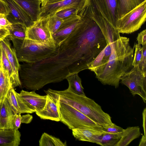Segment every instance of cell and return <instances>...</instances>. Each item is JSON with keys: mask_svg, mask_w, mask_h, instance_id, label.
Returning <instances> with one entry per match:
<instances>
[{"mask_svg": "<svg viewBox=\"0 0 146 146\" xmlns=\"http://www.w3.org/2000/svg\"><path fill=\"white\" fill-rule=\"evenodd\" d=\"M11 78L8 72L3 68L1 63L0 67V101L6 96L10 89L12 87Z\"/></svg>", "mask_w": 146, "mask_h": 146, "instance_id": "obj_22", "label": "cell"}, {"mask_svg": "<svg viewBox=\"0 0 146 146\" xmlns=\"http://www.w3.org/2000/svg\"><path fill=\"white\" fill-rule=\"evenodd\" d=\"M78 10L74 8L66 9L59 11L54 15L63 20L78 13Z\"/></svg>", "mask_w": 146, "mask_h": 146, "instance_id": "obj_31", "label": "cell"}, {"mask_svg": "<svg viewBox=\"0 0 146 146\" xmlns=\"http://www.w3.org/2000/svg\"><path fill=\"white\" fill-rule=\"evenodd\" d=\"M21 135L18 130L0 129V146H18Z\"/></svg>", "mask_w": 146, "mask_h": 146, "instance_id": "obj_19", "label": "cell"}, {"mask_svg": "<svg viewBox=\"0 0 146 146\" xmlns=\"http://www.w3.org/2000/svg\"><path fill=\"white\" fill-rule=\"evenodd\" d=\"M112 44V50L107 62L92 71L102 84L117 88L121 78L133 67L134 46L132 47L129 38L120 36L118 31L113 34Z\"/></svg>", "mask_w": 146, "mask_h": 146, "instance_id": "obj_2", "label": "cell"}, {"mask_svg": "<svg viewBox=\"0 0 146 146\" xmlns=\"http://www.w3.org/2000/svg\"><path fill=\"white\" fill-rule=\"evenodd\" d=\"M35 22L40 18L41 0H14Z\"/></svg>", "mask_w": 146, "mask_h": 146, "instance_id": "obj_18", "label": "cell"}, {"mask_svg": "<svg viewBox=\"0 0 146 146\" xmlns=\"http://www.w3.org/2000/svg\"><path fill=\"white\" fill-rule=\"evenodd\" d=\"M66 79L68 83L67 88L73 93L76 94L86 96L84 91V88L82 84V80L78 75V73H74L68 76Z\"/></svg>", "mask_w": 146, "mask_h": 146, "instance_id": "obj_21", "label": "cell"}, {"mask_svg": "<svg viewBox=\"0 0 146 146\" xmlns=\"http://www.w3.org/2000/svg\"><path fill=\"white\" fill-rule=\"evenodd\" d=\"M25 38L38 42L55 46L48 25V17L40 18L31 26L27 28Z\"/></svg>", "mask_w": 146, "mask_h": 146, "instance_id": "obj_7", "label": "cell"}, {"mask_svg": "<svg viewBox=\"0 0 146 146\" xmlns=\"http://www.w3.org/2000/svg\"><path fill=\"white\" fill-rule=\"evenodd\" d=\"M107 44L96 22L90 17H83L49 57L32 64L33 72L44 84L60 82L70 75L88 69Z\"/></svg>", "mask_w": 146, "mask_h": 146, "instance_id": "obj_1", "label": "cell"}, {"mask_svg": "<svg viewBox=\"0 0 146 146\" xmlns=\"http://www.w3.org/2000/svg\"><path fill=\"white\" fill-rule=\"evenodd\" d=\"M10 39L8 36L3 40L1 41V45L4 50L13 71L11 78L12 87L14 88L19 86L21 88V84L19 75V71L20 64L17 57L15 51L13 48L11 47Z\"/></svg>", "mask_w": 146, "mask_h": 146, "instance_id": "obj_8", "label": "cell"}, {"mask_svg": "<svg viewBox=\"0 0 146 146\" xmlns=\"http://www.w3.org/2000/svg\"><path fill=\"white\" fill-rule=\"evenodd\" d=\"M0 42H1V41H0Z\"/></svg>", "mask_w": 146, "mask_h": 146, "instance_id": "obj_42", "label": "cell"}, {"mask_svg": "<svg viewBox=\"0 0 146 146\" xmlns=\"http://www.w3.org/2000/svg\"><path fill=\"white\" fill-rule=\"evenodd\" d=\"M1 50L0 48V65L1 62Z\"/></svg>", "mask_w": 146, "mask_h": 146, "instance_id": "obj_41", "label": "cell"}, {"mask_svg": "<svg viewBox=\"0 0 146 146\" xmlns=\"http://www.w3.org/2000/svg\"><path fill=\"white\" fill-rule=\"evenodd\" d=\"M9 34V31L7 27L0 25V41L3 40Z\"/></svg>", "mask_w": 146, "mask_h": 146, "instance_id": "obj_36", "label": "cell"}, {"mask_svg": "<svg viewBox=\"0 0 146 146\" xmlns=\"http://www.w3.org/2000/svg\"><path fill=\"white\" fill-rule=\"evenodd\" d=\"M146 1L117 20L116 28L119 33L130 34L140 29L146 21Z\"/></svg>", "mask_w": 146, "mask_h": 146, "instance_id": "obj_5", "label": "cell"}, {"mask_svg": "<svg viewBox=\"0 0 146 146\" xmlns=\"http://www.w3.org/2000/svg\"><path fill=\"white\" fill-rule=\"evenodd\" d=\"M54 99L56 102L60 121L70 129L89 128L104 130L102 127L79 111L58 100Z\"/></svg>", "mask_w": 146, "mask_h": 146, "instance_id": "obj_4", "label": "cell"}, {"mask_svg": "<svg viewBox=\"0 0 146 146\" xmlns=\"http://www.w3.org/2000/svg\"><path fill=\"white\" fill-rule=\"evenodd\" d=\"M63 21V20L55 15L48 17V25L49 30L52 35L58 30Z\"/></svg>", "mask_w": 146, "mask_h": 146, "instance_id": "obj_28", "label": "cell"}, {"mask_svg": "<svg viewBox=\"0 0 146 146\" xmlns=\"http://www.w3.org/2000/svg\"><path fill=\"white\" fill-rule=\"evenodd\" d=\"M6 97L15 114L16 113H31L35 112L22 99L19 93L14 88L11 87L8 91Z\"/></svg>", "mask_w": 146, "mask_h": 146, "instance_id": "obj_13", "label": "cell"}, {"mask_svg": "<svg viewBox=\"0 0 146 146\" xmlns=\"http://www.w3.org/2000/svg\"><path fill=\"white\" fill-rule=\"evenodd\" d=\"M36 113L42 119L60 121L56 102L48 94H46V102L44 108Z\"/></svg>", "mask_w": 146, "mask_h": 146, "instance_id": "obj_17", "label": "cell"}, {"mask_svg": "<svg viewBox=\"0 0 146 146\" xmlns=\"http://www.w3.org/2000/svg\"><path fill=\"white\" fill-rule=\"evenodd\" d=\"M92 0L104 17L116 29V23L119 18V0Z\"/></svg>", "mask_w": 146, "mask_h": 146, "instance_id": "obj_11", "label": "cell"}, {"mask_svg": "<svg viewBox=\"0 0 146 146\" xmlns=\"http://www.w3.org/2000/svg\"><path fill=\"white\" fill-rule=\"evenodd\" d=\"M19 94L23 100L35 112L42 110L46 103V95L41 96L35 91L28 92L22 90Z\"/></svg>", "mask_w": 146, "mask_h": 146, "instance_id": "obj_15", "label": "cell"}, {"mask_svg": "<svg viewBox=\"0 0 146 146\" xmlns=\"http://www.w3.org/2000/svg\"><path fill=\"white\" fill-rule=\"evenodd\" d=\"M81 19V17L76 13L63 20L58 30L52 35L56 47L71 33L80 22Z\"/></svg>", "mask_w": 146, "mask_h": 146, "instance_id": "obj_12", "label": "cell"}, {"mask_svg": "<svg viewBox=\"0 0 146 146\" xmlns=\"http://www.w3.org/2000/svg\"><path fill=\"white\" fill-rule=\"evenodd\" d=\"M15 114L6 96L0 101V129H13V120Z\"/></svg>", "mask_w": 146, "mask_h": 146, "instance_id": "obj_16", "label": "cell"}, {"mask_svg": "<svg viewBox=\"0 0 146 146\" xmlns=\"http://www.w3.org/2000/svg\"><path fill=\"white\" fill-rule=\"evenodd\" d=\"M11 24L7 19L6 15L0 14V25L7 27Z\"/></svg>", "mask_w": 146, "mask_h": 146, "instance_id": "obj_37", "label": "cell"}, {"mask_svg": "<svg viewBox=\"0 0 146 146\" xmlns=\"http://www.w3.org/2000/svg\"><path fill=\"white\" fill-rule=\"evenodd\" d=\"M141 135L138 126L129 127L123 129L121 137L115 146H127Z\"/></svg>", "mask_w": 146, "mask_h": 146, "instance_id": "obj_20", "label": "cell"}, {"mask_svg": "<svg viewBox=\"0 0 146 146\" xmlns=\"http://www.w3.org/2000/svg\"><path fill=\"white\" fill-rule=\"evenodd\" d=\"M145 1L146 0H119V18Z\"/></svg>", "mask_w": 146, "mask_h": 146, "instance_id": "obj_23", "label": "cell"}, {"mask_svg": "<svg viewBox=\"0 0 146 146\" xmlns=\"http://www.w3.org/2000/svg\"><path fill=\"white\" fill-rule=\"evenodd\" d=\"M138 44L142 46L146 44V30L145 29L138 34L137 37Z\"/></svg>", "mask_w": 146, "mask_h": 146, "instance_id": "obj_34", "label": "cell"}, {"mask_svg": "<svg viewBox=\"0 0 146 146\" xmlns=\"http://www.w3.org/2000/svg\"><path fill=\"white\" fill-rule=\"evenodd\" d=\"M72 131L73 135L77 140L100 145L102 136L105 132L104 130L89 128L75 129Z\"/></svg>", "mask_w": 146, "mask_h": 146, "instance_id": "obj_14", "label": "cell"}, {"mask_svg": "<svg viewBox=\"0 0 146 146\" xmlns=\"http://www.w3.org/2000/svg\"><path fill=\"white\" fill-rule=\"evenodd\" d=\"M142 55L138 66L143 72L146 73V44L142 46Z\"/></svg>", "mask_w": 146, "mask_h": 146, "instance_id": "obj_32", "label": "cell"}, {"mask_svg": "<svg viewBox=\"0 0 146 146\" xmlns=\"http://www.w3.org/2000/svg\"><path fill=\"white\" fill-rule=\"evenodd\" d=\"M61 0H41V7L48 4L56 3Z\"/></svg>", "mask_w": 146, "mask_h": 146, "instance_id": "obj_39", "label": "cell"}, {"mask_svg": "<svg viewBox=\"0 0 146 146\" xmlns=\"http://www.w3.org/2000/svg\"><path fill=\"white\" fill-rule=\"evenodd\" d=\"M40 146H66V142H63L59 138L44 132L39 141Z\"/></svg>", "mask_w": 146, "mask_h": 146, "instance_id": "obj_24", "label": "cell"}, {"mask_svg": "<svg viewBox=\"0 0 146 146\" xmlns=\"http://www.w3.org/2000/svg\"><path fill=\"white\" fill-rule=\"evenodd\" d=\"M139 146H146V136L142 135L139 143Z\"/></svg>", "mask_w": 146, "mask_h": 146, "instance_id": "obj_40", "label": "cell"}, {"mask_svg": "<svg viewBox=\"0 0 146 146\" xmlns=\"http://www.w3.org/2000/svg\"><path fill=\"white\" fill-rule=\"evenodd\" d=\"M7 4L9 10L6 16L12 24L20 23L27 28L34 23L29 15L14 0H3Z\"/></svg>", "mask_w": 146, "mask_h": 146, "instance_id": "obj_10", "label": "cell"}, {"mask_svg": "<svg viewBox=\"0 0 146 146\" xmlns=\"http://www.w3.org/2000/svg\"><path fill=\"white\" fill-rule=\"evenodd\" d=\"M120 82L126 86L133 96L138 95L143 102H146V73L142 71L138 66L132 68L120 78Z\"/></svg>", "mask_w": 146, "mask_h": 146, "instance_id": "obj_6", "label": "cell"}, {"mask_svg": "<svg viewBox=\"0 0 146 146\" xmlns=\"http://www.w3.org/2000/svg\"><path fill=\"white\" fill-rule=\"evenodd\" d=\"M8 7L3 0H0V14L5 15L6 16L9 12Z\"/></svg>", "mask_w": 146, "mask_h": 146, "instance_id": "obj_35", "label": "cell"}, {"mask_svg": "<svg viewBox=\"0 0 146 146\" xmlns=\"http://www.w3.org/2000/svg\"><path fill=\"white\" fill-rule=\"evenodd\" d=\"M134 46L135 51L132 62L133 67L138 66L141 61L142 55V47L141 45L137 43L135 44Z\"/></svg>", "mask_w": 146, "mask_h": 146, "instance_id": "obj_30", "label": "cell"}, {"mask_svg": "<svg viewBox=\"0 0 146 146\" xmlns=\"http://www.w3.org/2000/svg\"></svg>", "mask_w": 146, "mask_h": 146, "instance_id": "obj_43", "label": "cell"}, {"mask_svg": "<svg viewBox=\"0 0 146 146\" xmlns=\"http://www.w3.org/2000/svg\"><path fill=\"white\" fill-rule=\"evenodd\" d=\"M19 62L35 63L49 57L55 51V46L40 43L25 38H10Z\"/></svg>", "mask_w": 146, "mask_h": 146, "instance_id": "obj_3", "label": "cell"}, {"mask_svg": "<svg viewBox=\"0 0 146 146\" xmlns=\"http://www.w3.org/2000/svg\"><path fill=\"white\" fill-rule=\"evenodd\" d=\"M143 127L144 135L146 136V108H145L142 112Z\"/></svg>", "mask_w": 146, "mask_h": 146, "instance_id": "obj_38", "label": "cell"}, {"mask_svg": "<svg viewBox=\"0 0 146 146\" xmlns=\"http://www.w3.org/2000/svg\"><path fill=\"white\" fill-rule=\"evenodd\" d=\"M123 129L121 127L118 126L115 123L113 124L107 128L104 129V130L105 132L110 133H114L121 132Z\"/></svg>", "mask_w": 146, "mask_h": 146, "instance_id": "obj_33", "label": "cell"}, {"mask_svg": "<svg viewBox=\"0 0 146 146\" xmlns=\"http://www.w3.org/2000/svg\"><path fill=\"white\" fill-rule=\"evenodd\" d=\"M9 31V38H13L24 39L26 38L27 28L20 23L11 24L7 27Z\"/></svg>", "mask_w": 146, "mask_h": 146, "instance_id": "obj_25", "label": "cell"}, {"mask_svg": "<svg viewBox=\"0 0 146 146\" xmlns=\"http://www.w3.org/2000/svg\"><path fill=\"white\" fill-rule=\"evenodd\" d=\"M86 0H62L41 7L40 18L46 17L66 9L74 8L78 11L84 5Z\"/></svg>", "mask_w": 146, "mask_h": 146, "instance_id": "obj_9", "label": "cell"}, {"mask_svg": "<svg viewBox=\"0 0 146 146\" xmlns=\"http://www.w3.org/2000/svg\"><path fill=\"white\" fill-rule=\"evenodd\" d=\"M0 48L1 56V63L2 64L3 68L8 72L9 77L11 78L13 74L12 69L6 54L0 43Z\"/></svg>", "mask_w": 146, "mask_h": 146, "instance_id": "obj_29", "label": "cell"}, {"mask_svg": "<svg viewBox=\"0 0 146 146\" xmlns=\"http://www.w3.org/2000/svg\"><path fill=\"white\" fill-rule=\"evenodd\" d=\"M121 132L110 133L105 132L102 136L100 145L115 146L121 137Z\"/></svg>", "mask_w": 146, "mask_h": 146, "instance_id": "obj_26", "label": "cell"}, {"mask_svg": "<svg viewBox=\"0 0 146 146\" xmlns=\"http://www.w3.org/2000/svg\"><path fill=\"white\" fill-rule=\"evenodd\" d=\"M33 119V116L29 114L21 115V113H16L14 115L13 118V129L18 130L21 123H30Z\"/></svg>", "mask_w": 146, "mask_h": 146, "instance_id": "obj_27", "label": "cell"}]
</instances>
